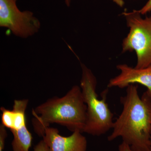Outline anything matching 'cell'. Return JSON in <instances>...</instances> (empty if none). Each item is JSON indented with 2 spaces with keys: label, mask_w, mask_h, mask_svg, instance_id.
I'll use <instances>...</instances> for the list:
<instances>
[{
  "label": "cell",
  "mask_w": 151,
  "mask_h": 151,
  "mask_svg": "<svg viewBox=\"0 0 151 151\" xmlns=\"http://www.w3.org/2000/svg\"><path fill=\"white\" fill-rule=\"evenodd\" d=\"M136 12H137L141 15L146 14L148 13L151 12V0H148L146 3L139 10H135Z\"/></svg>",
  "instance_id": "7c38bea8"
},
{
  "label": "cell",
  "mask_w": 151,
  "mask_h": 151,
  "mask_svg": "<svg viewBox=\"0 0 151 151\" xmlns=\"http://www.w3.org/2000/svg\"><path fill=\"white\" fill-rule=\"evenodd\" d=\"M11 131L14 137L12 143L13 151H29L33 138L26 125L18 129Z\"/></svg>",
  "instance_id": "ba28073f"
},
{
  "label": "cell",
  "mask_w": 151,
  "mask_h": 151,
  "mask_svg": "<svg viewBox=\"0 0 151 151\" xmlns=\"http://www.w3.org/2000/svg\"><path fill=\"white\" fill-rule=\"evenodd\" d=\"M5 143H0V151H3L5 147Z\"/></svg>",
  "instance_id": "9a60e30c"
},
{
  "label": "cell",
  "mask_w": 151,
  "mask_h": 151,
  "mask_svg": "<svg viewBox=\"0 0 151 151\" xmlns=\"http://www.w3.org/2000/svg\"><path fill=\"white\" fill-rule=\"evenodd\" d=\"M71 0H65V4L67 6H70V3H71Z\"/></svg>",
  "instance_id": "2e32d148"
},
{
  "label": "cell",
  "mask_w": 151,
  "mask_h": 151,
  "mask_svg": "<svg viewBox=\"0 0 151 151\" xmlns=\"http://www.w3.org/2000/svg\"><path fill=\"white\" fill-rule=\"evenodd\" d=\"M121 101L123 109L108 141L120 137L135 151H151V96L146 91L140 97L138 86L132 84Z\"/></svg>",
  "instance_id": "6da1fadb"
},
{
  "label": "cell",
  "mask_w": 151,
  "mask_h": 151,
  "mask_svg": "<svg viewBox=\"0 0 151 151\" xmlns=\"http://www.w3.org/2000/svg\"><path fill=\"white\" fill-rule=\"evenodd\" d=\"M17 1L0 0V27L17 37L27 38L39 31L41 23L32 12L20 10Z\"/></svg>",
  "instance_id": "5b68a950"
},
{
  "label": "cell",
  "mask_w": 151,
  "mask_h": 151,
  "mask_svg": "<svg viewBox=\"0 0 151 151\" xmlns=\"http://www.w3.org/2000/svg\"><path fill=\"white\" fill-rule=\"evenodd\" d=\"M29 100H15L14 101L13 107V128L12 129L17 130L23 126L26 125L25 112L27 108Z\"/></svg>",
  "instance_id": "9c48e42d"
},
{
  "label": "cell",
  "mask_w": 151,
  "mask_h": 151,
  "mask_svg": "<svg viewBox=\"0 0 151 151\" xmlns=\"http://www.w3.org/2000/svg\"><path fill=\"white\" fill-rule=\"evenodd\" d=\"M1 111L2 124L5 128H8L10 130L13 128L14 118L12 110H8L4 107L0 108Z\"/></svg>",
  "instance_id": "30bf717a"
},
{
  "label": "cell",
  "mask_w": 151,
  "mask_h": 151,
  "mask_svg": "<svg viewBox=\"0 0 151 151\" xmlns=\"http://www.w3.org/2000/svg\"></svg>",
  "instance_id": "e0dca14e"
},
{
  "label": "cell",
  "mask_w": 151,
  "mask_h": 151,
  "mask_svg": "<svg viewBox=\"0 0 151 151\" xmlns=\"http://www.w3.org/2000/svg\"><path fill=\"white\" fill-rule=\"evenodd\" d=\"M118 151H135L133 150L131 146L124 142H122L121 144L119 145Z\"/></svg>",
  "instance_id": "4fadbf2b"
},
{
  "label": "cell",
  "mask_w": 151,
  "mask_h": 151,
  "mask_svg": "<svg viewBox=\"0 0 151 151\" xmlns=\"http://www.w3.org/2000/svg\"><path fill=\"white\" fill-rule=\"evenodd\" d=\"M33 151H50V150L42 139L35 146Z\"/></svg>",
  "instance_id": "8fae6325"
},
{
  "label": "cell",
  "mask_w": 151,
  "mask_h": 151,
  "mask_svg": "<svg viewBox=\"0 0 151 151\" xmlns=\"http://www.w3.org/2000/svg\"><path fill=\"white\" fill-rule=\"evenodd\" d=\"M115 4L121 7H123L125 4L124 0H112Z\"/></svg>",
  "instance_id": "5bb4252c"
},
{
  "label": "cell",
  "mask_w": 151,
  "mask_h": 151,
  "mask_svg": "<svg viewBox=\"0 0 151 151\" xmlns=\"http://www.w3.org/2000/svg\"><path fill=\"white\" fill-rule=\"evenodd\" d=\"M82 133L75 131L68 137H63L58 129L48 127L45 129L42 137L50 151H86L87 140Z\"/></svg>",
  "instance_id": "8992f818"
},
{
  "label": "cell",
  "mask_w": 151,
  "mask_h": 151,
  "mask_svg": "<svg viewBox=\"0 0 151 151\" xmlns=\"http://www.w3.org/2000/svg\"><path fill=\"white\" fill-rule=\"evenodd\" d=\"M80 87L87 107L86 120L84 132L94 136L104 135L112 129L113 114L106 102L105 91L102 99L96 92L97 81L92 70L81 63Z\"/></svg>",
  "instance_id": "3957f363"
},
{
  "label": "cell",
  "mask_w": 151,
  "mask_h": 151,
  "mask_svg": "<svg viewBox=\"0 0 151 151\" xmlns=\"http://www.w3.org/2000/svg\"><path fill=\"white\" fill-rule=\"evenodd\" d=\"M129 32L122 42V51H134L135 68H144L151 64V17L143 18L135 10L123 13Z\"/></svg>",
  "instance_id": "277c9868"
},
{
  "label": "cell",
  "mask_w": 151,
  "mask_h": 151,
  "mask_svg": "<svg viewBox=\"0 0 151 151\" xmlns=\"http://www.w3.org/2000/svg\"><path fill=\"white\" fill-rule=\"evenodd\" d=\"M117 68L119 75L111 78L109 88H125L134 84H140L147 88V92L151 97V64L144 68H137L125 64H119Z\"/></svg>",
  "instance_id": "52a82bcc"
},
{
  "label": "cell",
  "mask_w": 151,
  "mask_h": 151,
  "mask_svg": "<svg viewBox=\"0 0 151 151\" xmlns=\"http://www.w3.org/2000/svg\"><path fill=\"white\" fill-rule=\"evenodd\" d=\"M87 107L80 86L74 85L63 97H55L32 109L35 132L42 137L46 127L51 124L66 127L72 132L84 133Z\"/></svg>",
  "instance_id": "7a4b0ae2"
}]
</instances>
